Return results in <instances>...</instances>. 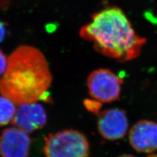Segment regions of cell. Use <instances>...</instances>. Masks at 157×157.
<instances>
[{
    "label": "cell",
    "instance_id": "4",
    "mask_svg": "<svg viewBox=\"0 0 157 157\" xmlns=\"http://www.w3.org/2000/svg\"><path fill=\"white\" fill-rule=\"evenodd\" d=\"M122 79L109 69L92 71L87 78V87L92 99L100 103H111L120 98Z\"/></svg>",
    "mask_w": 157,
    "mask_h": 157
},
{
    "label": "cell",
    "instance_id": "1",
    "mask_svg": "<svg viewBox=\"0 0 157 157\" xmlns=\"http://www.w3.org/2000/svg\"><path fill=\"white\" fill-rule=\"evenodd\" d=\"M52 80L46 58L38 48L22 45L8 58L0 93L16 105L35 103L47 94Z\"/></svg>",
    "mask_w": 157,
    "mask_h": 157
},
{
    "label": "cell",
    "instance_id": "6",
    "mask_svg": "<svg viewBox=\"0 0 157 157\" xmlns=\"http://www.w3.org/2000/svg\"><path fill=\"white\" fill-rule=\"evenodd\" d=\"M31 144L26 132L15 126L7 128L0 135V156L28 157Z\"/></svg>",
    "mask_w": 157,
    "mask_h": 157
},
{
    "label": "cell",
    "instance_id": "5",
    "mask_svg": "<svg viewBox=\"0 0 157 157\" xmlns=\"http://www.w3.org/2000/svg\"><path fill=\"white\" fill-rule=\"evenodd\" d=\"M97 128L104 139L116 141L122 139L128 129V120L124 110L111 108L98 115Z\"/></svg>",
    "mask_w": 157,
    "mask_h": 157
},
{
    "label": "cell",
    "instance_id": "13",
    "mask_svg": "<svg viewBox=\"0 0 157 157\" xmlns=\"http://www.w3.org/2000/svg\"><path fill=\"white\" fill-rule=\"evenodd\" d=\"M118 157H136L134 155H128V154H124V155H120Z\"/></svg>",
    "mask_w": 157,
    "mask_h": 157
},
{
    "label": "cell",
    "instance_id": "8",
    "mask_svg": "<svg viewBox=\"0 0 157 157\" xmlns=\"http://www.w3.org/2000/svg\"><path fill=\"white\" fill-rule=\"evenodd\" d=\"M129 142L139 153H151L156 151V122L149 120L137 121L129 132Z\"/></svg>",
    "mask_w": 157,
    "mask_h": 157
},
{
    "label": "cell",
    "instance_id": "11",
    "mask_svg": "<svg viewBox=\"0 0 157 157\" xmlns=\"http://www.w3.org/2000/svg\"><path fill=\"white\" fill-rule=\"evenodd\" d=\"M8 63V58L0 49V77H2L6 71Z\"/></svg>",
    "mask_w": 157,
    "mask_h": 157
},
{
    "label": "cell",
    "instance_id": "10",
    "mask_svg": "<svg viewBox=\"0 0 157 157\" xmlns=\"http://www.w3.org/2000/svg\"><path fill=\"white\" fill-rule=\"evenodd\" d=\"M85 106L90 112L95 115H98L100 113L101 103L96 100H86L84 101Z\"/></svg>",
    "mask_w": 157,
    "mask_h": 157
},
{
    "label": "cell",
    "instance_id": "14",
    "mask_svg": "<svg viewBox=\"0 0 157 157\" xmlns=\"http://www.w3.org/2000/svg\"><path fill=\"white\" fill-rule=\"evenodd\" d=\"M147 157H157V155L156 154H153V155H151L149 156H148Z\"/></svg>",
    "mask_w": 157,
    "mask_h": 157
},
{
    "label": "cell",
    "instance_id": "9",
    "mask_svg": "<svg viewBox=\"0 0 157 157\" xmlns=\"http://www.w3.org/2000/svg\"><path fill=\"white\" fill-rule=\"evenodd\" d=\"M16 104L3 96H0V126H6L12 122L16 114Z\"/></svg>",
    "mask_w": 157,
    "mask_h": 157
},
{
    "label": "cell",
    "instance_id": "3",
    "mask_svg": "<svg viewBox=\"0 0 157 157\" xmlns=\"http://www.w3.org/2000/svg\"><path fill=\"white\" fill-rule=\"evenodd\" d=\"M90 146L82 132L67 129L49 134L43 151L46 157H87Z\"/></svg>",
    "mask_w": 157,
    "mask_h": 157
},
{
    "label": "cell",
    "instance_id": "2",
    "mask_svg": "<svg viewBox=\"0 0 157 157\" xmlns=\"http://www.w3.org/2000/svg\"><path fill=\"white\" fill-rule=\"evenodd\" d=\"M79 36L92 43L101 55L121 62L137 58L147 42L136 33L126 14L117 7L95 13L92 21L80 29Z\"/></svg>",
    "mask_w": 157,
    "mask_h": 157
},
{
    "label": "cell",
    "instance_id": "7",
    "mask_svg": "<svg viewBox=\"0 0 157 157\" xmlns=\"http://www.w3.org/2000/svg\"><path fill=\"white\" fill-rule=\"evenodd\" d=\"M47 122L46 111L37 102L18 105L12 124L28 134L42 128Z\"/></svg>",
    "mask_w": 157,
    "mask_h": 157
},
{
    "label": "cell",
    "instance_id": "12",
    "mask_svg": "<svg viewBox=\"0 0 157 157\" xmlns=\"http://www.w3.org/2000/svg\"><path fill=\"white\" fill-rule=\"evenodd\" d=\"M6 23L0 21V43H2L6 36Z\"/></svg>",
    "mask_w": 157,
    "mask_h": 157
}]
</instances>
